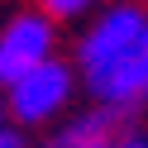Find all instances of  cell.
Listing matches in <instances>:
<instances>
[{"label":"cell","instance_id":"6da1fadb","mask_svg":"<svg viewBox=\"0 0 148 148\" xmlns=\"http://www.w3.org/2000/svg\"><path fill=\"white\" fill-rule=\"evenodd\" d=\"M143 29H148V14L138 10V5H115V10H105L86 34H81V43H77L81 77H96V72L115 67L119 58H129V53L138 48V38H143Z\"/></svg>","mask_w":148,"mask_h":148},{"label":"cell","instance_id":"7a4b0ae2","mask_svg":"<svg viewBox=\"0 0 148 148\" xmlns=\"http://www.w3.org/2000/svg\"><path fill=\"white\" fill-rule=\"evenodd\" d=\"M58 29L43 10H24L0 29V86H14L19 77H29L34 67L53 58Z\"/></svg>","mask_w":148,"mask_h":148},{"label":"cell","instance_id":"3957f363","mask_svg":"<svg viewBox=\"0 0 148 148\" xmlns=\"http://www.w3.org/2000/svg\"><path fill=\"white\" fill-rule=\"evenodd\" d=\"M67 100H72V67L58 62V58H48L29 77H19L14 86H5V110L19 124H48Z\"/></svg>","mask_w":148,"mask_h":148},{"label":"cell","instance_id":"277c9868","mask_svg":"<svg viewBox=\"0 0 148 148\" xmlns=\"http://www.w3.org/2000/svg\"><path fill=\"white\" fill-rule=\"evenodd\" d=\"M86 91L100 100V105L124 110V115L138 105V100H148V29H143V38H138V48L129 53V58H119L115 67L86 77Z\"/></svg>","mask_w":148,"mask_h":148},{"label":"cell","instance_id":"5b68a950","mask_svg":"<svg viewBox=\"0 0 148 148\" xmlns=\"http://www.w3.org/2000/svg\"><path fill=\"white\" fill-rule=\"evenodd\" d=\"M124 110H91V115H77L72 124L58 129V138H53L48 148H119V138H124Z\"/></svg>","mask_w":148,"mask_h":148},{"label":"cell","instance_id":"8992f818","mask_svg":"<svg viewBox=\"0 0 148 148\" xmlns=\"http://www.w3.org/2000/svg\"><path fill=\"white\" fill-rule=\"evenodd\" d=\"M100 0H38V10L48 14V19H77V14L96 10Z\"/></svg>","mask_w":148,"mask_h":148},{"label":"cell","instance_id":"52a82bcc","mask_svg":"<svg viewBox=\"0 0 148 148\" xmlns=\"http://www.w3.org/2000/svg\"><path fill=\"white\" fill-rule=\"evenodd\" d=\"M0 148H24V143H19V134H14V129L0 124Z\"/></svg>","mask_w":148,"mask_h":148},{"label":"cell","instance_id":"ba28073f","mask_svg":"<svg viewBox=\"0 0 148 148\" xmlns=\"http://www.w3.org/2000/svg\"><path fill=\"white\" fill-rule=\"evenodd\" d=\"M119 148H148V138H143V134H134V129H129V134L119 138Z\"/></svg>","mask_w":148,"mask_h":148},{"label":"cell","instance_id":"9c48e42d","mask_svg":"<svg viewBox=\"0 0 148 148\" xmlns=\"http://www.w3.org/2000/svg\"><path fill=\"white\" fill-rule=\"evenodd\" d=\"M0 115H5V100H0Z\"/></svg>","mask_w":148,"mask_h":148}]
</instances>
